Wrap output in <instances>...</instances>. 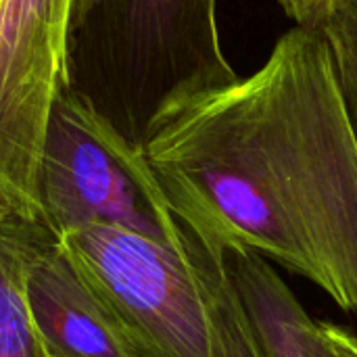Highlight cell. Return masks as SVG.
I'll list each match as a JSON object with an SVG mask.
<instances>
[{
	"mask_svg": "<svg viewBox=\"0 0 357 357\" xmlns=\"http://www.w3.org/2000/svg\"><path fill=\"white\" fill-rule=\"evenodd\" d=\"M356 0H278V4L293 17L295 27L322 31L347 4Z\"/></svg>",
	"mask_w": 357,
	"mask_h": 357,
	"instance_id": "7c38bea8",
	"label": "cell"
},
{
	"mask_svg": "<svg viewBox=\"0 0 357 357\" xmlns=\"http://www.w3.org/2000/svg\"><path fill=\"white\" fill-rule=\"evenodd\" d=\"M42 226H0V357H48L25 303V272Z\"/></svg>",
	"mask_w": 357,
	"mask_h": 357,
	"instance_id": "ba28073f",
	"label": "cell"
},
{
	"mask_svg": "<svg viewBox=\"0 0 357 357\" xmlns=\"http://www.w3.org/2000/svg\"><path fill=\"white\" fill-rule=\"evenodd\" d=\"M226 261L266 357H312L314 318L272 261L257 253H234Z\"/></svg>",
	"mask_w": 357,
	"mask_h": 357,
	"instance_id": "52a82bcc",
	"label": "cell"
},
{
	"mask_svg": "<svg viewBox=\"0 0 357 357\" xmlns=\"http://www.w3.org/2000/svg\"><path fill=\"white\" fill-rule=\"evenodd\" d=\"M335 56L341 88L357 132V0L347 4L324 29Z\"/></svg>",
	"mask_w": 357,
	"mask_h": 357,
	"instance_id": "30bf717a",
	"label": "cell"
},
{
	"mask_svg": "<svg viewBox=\"0 0 357 357\" xmlns=\"http://www.w3.org/2000/svg\"><path fill=\"white\" fill-rule=\"evenodd\" d=\"M73 4L0 0V222L42 226L38 174L52 105L67 88Z\"/></svg>",
	"mask_w": 357,
	"mask_h": 357,
	"instance_id": "5b68a950",
	"label": "cell"
},
{
	"mask_svg": "<svg viewBox=\"0 0 357 357\" xmlns=\"http://www.w3.org/2000/svg\"><path fill=\"white\" fill-rule=\"evenodd\" d=\"M0 226H2V222H0Z\"/></svg>",
	"mask_w": 357,
	"mask_h": 357,
	"instance_id": "4fadbf2b",
	"label": "cell"
},
{
	"mask_svg": "<svg viewBox=\"0 0 357 357\" xmlns=\"http://www.w3.org/2000/svg\"><path fill=\"white\" fill-rule=\"evenodd\" d=\"M190 245V243H188ZM211 324V357H266L241 301L226 259H211L190 245Z\"/></svg>",
	"mask_w": 357,
	"mask_h": 357,
	"instance_id": "9c48e42d",
	"label": "cell"
},
{
	"mask_svg": "<svg viewBox=\"0 0 357 357\" xmlns=\"http://www.w3.org/2000/svg\"><path fill=\"white\" fill-rule=\"evenodd\" d=\"M38 197L42 226L54 238L86 226H119L190 251L140 142L69 88L50 111Z\"/></svg>",
	"mask_w": 357,
	"mask_h": 357,
	"instance_id": "3957f363",
	"label": "cell"
},
{
	"mask_svg": "<svg viewBox=\"0 0 357 357\" xmlns=\"http://www.w3.org/2000/svg\"><path fill=\"white\" fill-rule=\"evenodd\" d=\"M25 303L48 357H132L61 243L46 230L31 247Z\"/></svg>",
	"mask_w": 357,
	"mask_h": 357,
	"instance_id": "8992f818",
	"label": "cell"
},
{
	"mask_svg": "<svg viewBox=\"0 0 357 357\" xmlns=\"http://www.w3.org/2000/svg\"><path fill=\"white\" fill-rule=\"evenodd\" d=\"M132 357H211V324L192 257L157 238L86 226L56 238Z\"/></svg>",
	"mask_w": 357,
	"mask_h": 357,
	"instance_id": "277c9868",
	"label": "cell"
},
{
	"mask_svg": "<svg viewBox=\"0 0 357 357\" xmlns=\"http://www.w3.org/2000/svg\"><path fill=\"white\" fill-rule=\"evenodd\" d=\"M140 146L197 251L257 253L357 316V132L322 31L163 107Z\"/></svg>",
	"mask_w": 357,
	"mask_h": 357,
	"instance_id": "6da1fadb",
	"label": "cell"
},
{
	"mask_svg": "<svg viewBox=\"0 0 357 357\" xmlns=\"http://www.w3.org/2000/svg\"><path fill=\"white\" fill-rule=\"evenodd\" d=\"M220 0H75L67 88L140 142L167 105L236 82Z\"/></svg>",
	"mask_w": 357,
	"mask_h": 357,
	"instance_id": "7a4b0ae2",
	"label": "cell"
},
{
	"mask_svg": "<svg viewBox=\"0 0 357 357\" xmlns=\"http://www.w3.org/2000/svg\"><path fill=\"white\" fill-rule=\"evenodd\" d=\"M310 351L312 357H357V333L335 322L314 320Z\"/></svg>",
	"mask_w": 357,
	"mask_h": 357,
	"instance_id": "8fae6325",
	"label": "cell"
}]
</instances>
